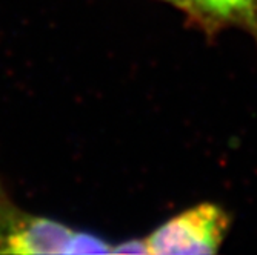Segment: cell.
I'll list each match as a JSON object with an SVG mask.
<instances>
[{"mask_svg":"<svg viewBox=\"0 0 257 255\" xmlns=\"http://www.w3.org/2000/svg\"><path fill=\"white\" fill-rule=\"evenodd\" d=\"M194 8L213 19L254 22L257 13V0H188Z\"/></svg>","mask_w":257,"mask_h":255,"instance_id":"cell-3","label":"cell"},{"mask_svg":"<svg viewBox=\"0 0 257 255\" xmlns=\"http://www.w3.org/2000/svg\"><path fill=\"white\" fill-rule=\"evenodd\" d=\"M170 2L179 5V7H186V8H190V2L188 0H170Z\"/></svg>","mask_w":257,"mask_h":255,"instance_id":"cell-5","label":"cell"},{"mask_svg":"<svg viewBox=\"0 0 257 255\" xmlns=\"http://www.w3.org/2000/svg\"><path fill=\"white\" fill-rule=\"evenodd\" d=\"M88 252H112V247L106 241L83 232H74L69 241L66 253H88Z\"/></svg>","mask_w":257,"mask_h":255,"instance_id":"cell-4","label":"cell"},{"mask_svg":"<svg viewBox=\"0 0 257 255\" xmlns=\"http://www.w3.org/2000/svg\"><path fill=\"white\" fill-rule=\"evenodd\" d=\"M74 232L56 220L19 209L0 192V253H66Z\"/></svg>","mask_w":257,"mask_h":255,"instance_id":"cell-2","label":"cell"},{"mask_svg":"<svg viewBox=\"0 0 257 255\" xmlns=\"http://www.w3.org/2000/svg\"><path fill=\"white\" fill-rule=\"evenodd\" d=\"M226 214L216 204H200L182 212L145 240L147 253H214L223 241Z\"/></svg>","mask_w":257,"mask_h":255,"instance_id":"cell-1","label":"cell"}]
</instances>
